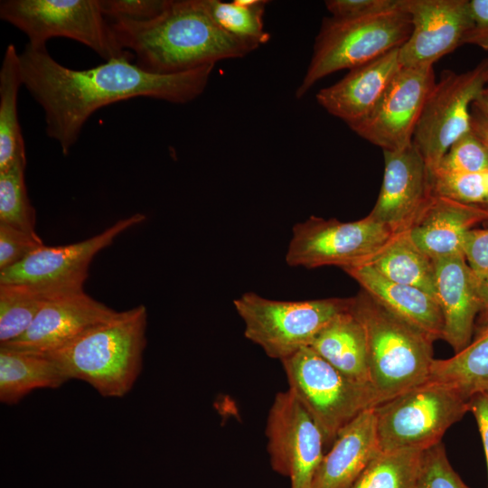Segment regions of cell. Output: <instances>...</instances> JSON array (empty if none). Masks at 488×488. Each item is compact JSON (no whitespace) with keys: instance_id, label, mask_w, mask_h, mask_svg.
Returning a JSON list of instances; mask_svg holds the SVG:
<instances>
[{"instance_id":"21","label":"cell","mask_w":488,"mask_h":488,"mask_svg":"<svg viewBox=\"0 0 488 488\" xmlns=\"http://www.w3.org/2000/svg\"><path fill=\"white\" fill-rule=\"evenodd\" d=\"M380 452L372 408L339 432L324 455L311 488H351Z\"/></svg>"},{"instance_id":"34","label":"cell","mask_w":488,"mask_h":488,"mask_svg":"<svg viewBox=\"0 0 488 488\" xmlns=\"http://www.w3.org/2000/svg\"><path fill=\"white\" fill-rule=\"evenodd\" d=\"M415 488H470L453 469L440 442L423 452Z\"/></svg>"},{"instance_id":"22","label":"cell","mask_w":488,"mask_h":488,"mask_svg":"<svg viewBox=\"0 0 488 488\" xmlns=\"http://www.w3.org/2000/svg\"><path fill=\"white\" fill-rule=\"evenodd\" d=\"M343 270L387 310L433 341L443 339V316L433 296L418 287L392 282L367 264Z\"/></svg>"},{"instance_id":"35","label":"cell","mask_w":488,"mask_h":488,"mask_svg":"<svg viewBox=\"0 0 488 488\" xmlns=\"http://www.w3.org/2000/svg\"><path fill=\"white\" fill-rule=\"evenodd\" d=\"M43 245L38 234L0 223V270L19 263Z\"/></svg>"},{"instance_id":"4","label":"cell","mask_w":488,"mask_h":488,"mask_svg":"<svg viewBox=\"0 0 488 488\" xmlns=\"http://www.w3.org/2000/svg\"><path fill=\"white\" fill-rule=\"evenodd\" d=\"M350 310L365 332L370 382L378 405L429 380L435 341L363 290L351 297Z\"/></svg>"},{"instance_id":"12","label":"cell","mask_w":488,"mask_h":488,"mask_svg":"<svg viewBox=\"0 0 488 488\" xmlns=\"http://www.w3.org/2000/svg\"><path fill=\"white\" fill-rule=\"evenodd\" d=\"M265 433L272 469L288 477L291 488H311L324 455V439L289 389L276 395Z\"/></svg>"},{"instance_id":"17","label":"cell","mask_w":488,"mask_h":488,"mask_svg":"<svg viewBox=\"0 0 488 488\" xmlns=\"http://www.w3.org/2000/svg\"><path fill=\"white\" fill-rule=\"evenodd\" d=\"M117 314V311L92 298L84 290L61 295L42 306L22 336L0 346L49 353Z\"/></svg>"},{"instance_id":"33","label":"cell","mask_w":488,"mask_h":488,"mask_svg":"<svg viewBox=\"0 0 488 488\" xmlns=\"http://www.w3.org/2000/svg\"><path fill=\"white\" fill-rule=\"evenodd\" d=\"M487 171L488 149L472 129L449 147L435 170L447 174Z\"/></svg>"},{"instance_id":"44","label":"cell","mask_w":488,"mask_h":488,"mask_svg":"<svg viewBox=\"0 0 488 488\" xmlns=\"http://www.w3.org/2000/svg\"><path fill=\"white\" fill-rule=\"evenodd\" d=\"M484 208H487L488 209V204L486 206H484Z\"/></svg>"},{"instance_id":"31","label":"cell","mask_w":488,"mask_h":488,"mask_svg":"<svg viewBox=\"0 0 488 488\" xmlns=\"http://www.w3.org/2000/svg\"><path fill=\"white\" fill-rule=\"evenodd\" d=\"M26 162L18 161L0 172V223L23 231H35V211L29 202L24 172Z\"/></svg>"},{"instance_id":"38","label":"cell","mask_w":488,"mask_h":488,"mask_svg":"<svg viewBox=\"0 0 488 488\" xmlns=\"http://www.w3.org/2000/svg\"><path fill=\"white\" fill-rule=\"evenodd\" d=\"M464 256L480 278L488 277V227L469 230L464 239Z\"/></svg>"},{"instance_id":"25","label":"cell","mask_w":488,"mask_h":488,"mask_svg":"<svg viewBox=\"0 0 488 488\" xmlns=\"http://www.w3.org/2000/svg\"><path fill=\"white\" fill-rule=\"evenodd\" d=\"M367 265L392 282L418 287L435 297V262L407 230L395 234Z\"/></svg>"},{"instance_id":"30","label":"cell","mask_w":488,"mask_h":488,"mask_svg":"<svg viewBox=\"0 0 488 488\" xmlns=\"http://www.w3.org/2000/svg\"><path fill=\"white\" fill-rule=\"evenodd\" d=\"M204 1L213 21L229 34L258 46L269 40V34L264 31L263 23L267 1Z\"/></svg>"},{"instance_id":"19","label":"cell","mask_w":488,"mask_h":488,"mask_svg":"<svg viewBox=\"0 0 488 488\" xmlns=\"http://www.w3.org/2000/svg\"><path fill=\"white\" fill-rule=\"evenodd\" d=\"M399 48L358 66L316 94L318 104L348 127L369 116L402 68Z\"/></svg>"},{"instance_id":"3","label":"cell","mask_w":488,"mask_h":488,"mask_svg":"<svg viewBox=\"0 0 488 488\" xmlns=\"http://www.w3.org/2000/svg\"><path fill=\"white\" fill-rule=\"evenodd\" d=\"M147 310L144 305L117 312L65 346L46 353L68 378L83 380L105 398H122L143 367Z\"/></svg>"},{"instance_id":"36","label":"cell","mask_w":488,"mask_h":488,"mask_svg":"<svg viewBox=\"0 0 488 488\" xmlns=\"http://www.w3.org/2000/svg\"><path fill=\"white\" fill-rule=\"evenodd\" d=\"M99 2L106 17L135 22H145L155 18L168 4V0H99Z\"/></svg>"},{"instance_id":"27","label":"cell","mask_w":488,"mask_h":488,"mask_svg":"<svg viewBox=\"0 0 488 488\" xmlns=\"http://www.w3.org/2000/svg\"><path fill=\"white\" fill-rule=\"evenodd\" d=\"M475 336L454 356L434 360L429 380L456 388L466 399L488 389V323L474 327Z\"/></svg>"},{"instance_id":"42","label":"cell","mask_w":488,"mask_h":488,"mask_svg":"<svg viewBox=\"0 0 488 488\" xmlns=\"http://www.w3.org/2000/svg\"><path fill=\"white\" fill-rule=\"evenodd\" d=\"M480 311L475 326L488 323V277H479Z\"/></svg>"},{"instance_id":"8","label":"cell","mask_w":488,"mask_h":488,"mask_svg":"<svg viewBox=\"0 0 488 488\" xmlns=\"http://www.w3.org/2000/svg\"><path fill=\"white\" fill-rule=\"evenodd\" d=\"M0 18L26 34L33 48L52 37L77 41L106 61L135 59L117 41L99 0H4Z\"/></svg>"},{"instance_id":"41","label":"cell","mask_w":488,"mask_h":488,"mask_svg":"<svg viewBox=\"0 0 488 488\" xmlns=\"http://www.w3.org/2000/svg\"><path fill=\"white\" fill-rule=\"evenodd\" d=\"M471 129L488 149V117L472 105Z\"/></svg>"},{"instance_id":"20","label":"cell","mask_w":488,"mask_h":488,"mask_svg":"<svg viewBox=\"0 0 488 488\" xmlns=\"http://www.w3.org/2000/svg\"><path fill=\"white\" fill-rule=\"evenodd\" d=\"M488 220V209L434 196L407 230L431 259L464 255L466 233Z\"/></svg>"},{"instance_id":"18","label":"cell","mask_w":488,"mask_h":488,"mask_svg":"<svg viewBox=\"0 0 488 488\" xmlns=\"http://www.w3.org/2000/svg\"><path fill=\"white\" fill-rule=\"evenodd\" d=\"M434 262L435 297L444 321L443 340L456 353L472 341L480 311L479 277L464 255Z\"/></svg>"},{"instance_id":"24","label":"cell","mask_w":488,"mask_h":488,"mask_svg":"<svg viewBox=\"0 0 488 488\" xmlns=\"http://www.w3.org/2000/svg\"><path fill=\"white\" fill-rule=\"evenodd\" d=\"M309 347L349 378L371 385L365 332L350 305L317 333Z\"/></svg>"},{"instance_id":"32","label":"cell","mask_w":488,"mask_h":488,"mask_svg":"<svg viewBox=\"0 0 488 488\" xmlns=\"http://www.w3.org/2000/svg\"><path fill=\"white\" fill-rule=\"evenodd\" d=\"M430 189L434 196L484 207L488 204V171L481 173L430 174Z\"/></svg>"},{"instance_id":"10","label":"cell","mask_w":488,"mask_h":488,"mask_svg":"<svg viewBox=\"0 0 488 488\" xmlns=\"http://www.w3.org/2000/svg\"><path fill=\"white\" fill-rule=\"evenodd\" d=\"M488 84V57L463 73L444 70L428 94L418 119L413 143L429 174L449 147L471 131L472 105Z\"/></svg>"},{"instance_id":"9","label":"cell","mask_w":488,"mask_h":488,"mask_svg":"<svg viewBox=\"0 0 488 488\" xmlns=\"http://www.w3.org/2000/svg\"><path fill=\"white\" fill-rule=\"evenodd\" d=\"M350 298L278 301L249 292L233 301L247 339L284 361L310 346L317 333L349 308Z\"/></svg>"},{"instance_id":"23","label":"cell","mask_w":488,"mask_h":488,"mask_svg":"<svg viewBox=\"0 0 488 488\" xmlns=\"http://www.w3.org/2000/svg\"><path fill=\"white\" fill-rule=\"evenodd\" d=\"M70 380L50 355L0 346V401L15 405L38 389H58Z\"/></svg>"},{"instance_id":"29","label":"cell","mask_w":488,"mask_h":488,"mask_svg":"<svg viewBox=\"0 0 488 488\" xmlns=\"http://www.w3.org/2000/svg\"><path fill=\"white\" fill-rule=\"evenodd\" d=\"M423 452L418 449L380 451L351 488H415Z\"/></svg>"},{"instance_id":"5","label":"cell","mask_w":488,"mask_h":488,"mask_svg":"<svg viewBox=\"0 0 488 488\" xmlns=\"http://www.w3.org/2000/svg\"><path fill=\"white\" fill-rule=\"evenodd\" d=\"M411 30L410 16L400 6V0L395 9L362 18H324L296 97L302 98L318 80L331 73L350 70L400 48Z\"/></svg>"},{"instance_id":"14","label":"cell","mask_w":488,"mask_h":488,"mask_svg":"<svg viewBox=\"0 0 488 488\" xmlns=\"http://www.w3.org/2000/svg\"><path fill=\"white\" fill-rule=\"evenodd\" d=\"M435 83L433 66L401 68L371 113L349 127L383 151L404 149Z\"/></svg>"},{"instance_id":"13","label":"cell","mask_w":488,"mask_h":488,"mask_svg":"<svg viewBox=\"0 0 488 488\" xmlns=\"http://www.w3.org/2000/svg\"><path fill=\"white\" fill-rule=\"evenodd\" d=\"M145 220V214L135 213L85 240L54 247L43 245L19 263L0 270V284L22 283L64 293L83 291L93 257L123 231Z\"/></svg>"},{"instance_id":"39","label":"cell","mask_w":488,"mask_h":488,"mask_svg":"<svg viewBox=\"0 0 488 488\" xmlns=\"http://www.w3.org/2000/svg\"><path fill=\"white\" fill-rule=\"evenodd\" d=\"M471 25L463 44H474L488 51V0H469Z\"/></svg>"},{"instance_id":"1","label":"cell","mask_w":488,"mask_h":488,"mask_svg":"<svg viewBox=\"0 0 488 488\" xmlns=\"http://www.w3.org/2000/svg\"><path fill=\"white\" fill-rule=\"evenodd\" d=\"M23 85L44 112L46 135L64 155L78 141L94 112L109 104L151 98L186 104L205 89L214 64L175 73L155 74L115 59L87 70H73L56 61L46 47L28 43L19 54Z\"/></svg>"},{"instance_id":"37","label":"cell","mask_w":488,"mask_h":488,"mask_svg":"<svg viewBox=\"0 0 488 488\" xmlns=\"http://www.w3.org/2000/svg\"><path fill=\"white\" fill-rule=\"evenodd\" d=\"M399 0H328L332 17L340 20L362 18L397 8Z\"/></svg>"},{"instance_id":"7","label":"cell","mask_w":488,"mask_h":488,"mask_svg":"<svg viewBox=\"0 0 488 488\" xmlns=\"http://www.w3.org/2000/svg\"><path fill=\"white\" fill-rule=\"evenodd\" d=\"M281 362L288 389L320 429L325 446L360 414L378 405L371 385L349 378L309 346Z\"/></svg>"},{"instance_id":"26","label":"cell","mask_w":488,"mask_h":488,"mask_svg":"<svg viewBox=\"0 0 488 488\" xmlns=\"http://www.w3.org/2000/svg\"><path fill=\"white\" fill-rule=\"evenodd\" d=\"M22 85L20 56L14 45L10 43L0 68V172L9 169L18 161L26 162L17 110Z\"/></svg>"},{"instance_id":"28","label":"cell","mask_w":488,"mask_h":488,"mask_svg":"<svg viewBox=\"0 0 488 488\" xmlns=\"http://www.w3.org/2000/svg\"><path fill=\"white\" fill-rule=\"evenodd\" d=\"M65 294L70 293L22 283L0 284V345L22 336L48 301Z\"/></svg>"},{"instance_id":"6","label":"cell","mask_w":488,"mask_h":488,"mask_svg":"<svg viewBox=\"0 0 488 488\" xmlns=\"http://www.w3.org/2000/svg\"><path fill=\"white\" fill-rule=\"evenodd\" d=\"M469 411V399L456 388L427 380L373 408L381 452L425 451Z\"/></svg>"},{"instance_id":"16","label":"cell","mask_w":488,"mask_h":488,"mask_svg":"<svg viewBox=\"0 0 488 488\" xmlns=\"http://www.w3.org/2000/svg\"><path fill=\"white\" fill-rule=\"evenodd\" d=\"M383 155V181L369 216L397 234L409 229L432 197L430 174L413 142Z\"/></svg>"},{"instance_id":"15","label":"cell","mask_w":488,"mask_h":488,"mask_svg":"<svg viewBox=\"0 0 488 488\" xmlns=\"http://www.w3.org/2000/svg\"><path fill=\"white\" fill-rule=\"evenodd\" d=\"M412 30L399 48L402 68L433 66L463 45L471 25L469 0H400Z\"/></svg>"},{"instance_id":"2","label":"cell","mask_w":488,"mask_h":488,"mask_svg":"<svg viewBox=\"0 0 488 488\" xmlns=\"http://www.w3.org/2000/svg\"><path fill=\"white\" fill-rule=\"evenodd\" d=\"M121 46L134 54L136 65L155 74H175L241 58L258 45L222 30L204 0H168L165 9L145 22L112 20Z\"/></svg>"},{"instance_id":"40","label":"cell","mask_w":488,"mask_h":488,"mask_svg":"<svg viewBox=\"0 0 488 488\" xmlns=\"http://www.w3.org/2000/svg\"><path fill=\"white\" fill-rule=\"evenodd\" d=\"M469 411L473 413L478 426L488 470V389L481 390L471 397Z\"/></svg>"},{"instance_id":"11","label":"cell","mask_w":488,"mask_h":488,"mask_svg":"<svg viewBox=\"0 0 488 488\" xmlns=\"http://www.w3.org/2000/svg\"><path fill=\"white\" fill-rule=\"evenodd\" d=\"M292 232L286 261L306 268L367 264L395 235L369 215L350 222L312 216L296 224Z\"/></svg>"},{"instance_id":"43","label":"cell","mask_w":488,"mask_h":488,"mask_svg":"<svg viewBox=\"0 0 488 488\" xmlns=\"http://www.w3.org/2000/svg\"><path fill=\"white\" fill-rule=\"evenodd\" d=\"M474 105L488 117V88L482 91Z\"/></svg>"}]
</instances>
